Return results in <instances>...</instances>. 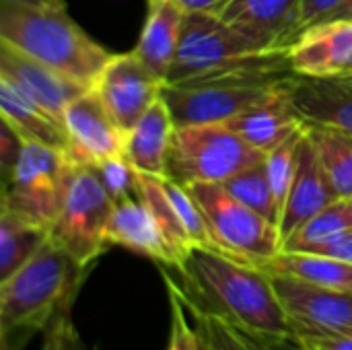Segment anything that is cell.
<instances>
[{
    "instance_id": "1",
    "label": "cell",
    "mask_w": 352,
    "mask_h": 350,
    "mask_svg": "<svg viewBox=\"0 0 352 350\" xmlns=\"http://www.w3.org/2000/svg\"><path fill=\"white\" fill-rule=\"evenodd\" d=\"M175 270L177 285L192 305L266 340H295L272 274L262 266L194 245Z\"/></svg>"
},
{
    "instance_id": "2",
    "label": "cell",
    "mask_w": 352,
    "mask_h": 350,
    "mask_svg": "<svg viewBox=\"0 0 352 350\" xmlns=\"http://www.w3.org/2000/svg\"><path fill=\"white\" fill-rule=\"evenodd\" d=\"M293 74L289 47L268 50L221 17L188 12L165 83L196 85L223 78L287 80Z\"/></svg>"
},
{
    "instance_id": "3",
    "label": "cell",
    "mask_w": 352,
    "mask_h": 350,
    "mask_svg": "<svg viewBox=\"0 0 352 350\" xmlns=\"http://www.w3.org/2000/svg\"><path fill=\"white\" fill-rule=\"evenodd\" d=\"M87 266L47 239L12 276L0 283L2 350H19L27 338L70 311Z\"/></svg>"
},
{
    "instance_id": "4",
    "label": "cell",
    "mask_w": 352,
    "mask_h": 350,
    "mask_svg": "<svg viewBox=\"0 0 352 350\" xmlns=\"http://www.w3.org/2000/svg\"><path fill=\"white\" fill-rule=\"evenodd\" d=\"M0 41L87 89H93L113 58L68 17L66 8L0 2Z\"/></svg>"
},
{
    "instance_id": "5",
    "label": "cell",
    "mask_w": 352,
    "mask_h": 350,
    "mask_svg": "<svg viewBox=\"0 0 352 350\" xmlns=\"http://www.w3.org/2000/svg\"><path fill=\"white\" fill-rule=\"evenodd\" d=\"M264 159L266 153L254 149L225 124L175 126L165 177L186 188L194 184H223Z\"/></svg>"
},
{
    "instance_id": "6",
    "label": "cell",
    "mask_w": 352,
    "mask_h": 350,
    "mask_svg": "<svg viewBox=\"0 0 352 350\" xmlns=\"http://www.w3.org/2000/svg\"><path fill=\"white\" fill-rule=\"evenodd\" d=\"M188 190L202 210L214 250L256 266L283 252L278 225L233 198L223 184H194Z\"/></svg>"
},
{
    "instance_id": "7",
    "label": "cell",
    "mask_w": 352,
    "mask_h": 350,
    "mask_svg": "<svg viewBox=\"0 0 352 350\" xmlns=\"http://www.w3.org/2000/svg\"><path fill=\"white\" fill-rule=\"evenodd\" d=\"M113 202L93 167L72 165L60 212L50 227V239L82 266L91 268L111 245L107 225Z\"/></svg>"
},
{
    "instance_id": "8",
    "label": "cell",
    "mask_w": 352,
    "mask_h": 350,
    "mask_svg": "<svg viewBox=\"0 0 352 350\" xmlns=\"http://www.w3.org/2000/svg\"><path fill=\"white\" fill-rule=\"evenodd\" d=\"M70 171L72 163L64 151L25 140L21 161L2 186V210L50 231L60 212Z\"/></svg>"
},
{
    "instance_id": "9",
    "label": "cell",
    "mask_w": 352,
    "mask_h": 350,
    "mask_svg": "<svg viewBox=\"0 0 352 350\" xmlns=\"http://www.w3.org/2000/svg\"><path fill=\"white\" fill-rule=\"evenodd\" d=\"M287 80L223 78L196 85L165 83L161 97L167 103L175 126L227 124L252 107L270 101L287 87Z\"/></svg>"
},
{
    "instance_id": "10",
    "label": "cell",
    "mask_w": 352,
    "mask_h": 350,
    "mask_svg": "<svg viewBox=\"0 0 352 350\" xmlns=\"http://www.w3.org/2000/svg\"><path fill=\"white\" fill-rule=\"evenodd\" d=\"M272 281L295 338L352 334V291L316 287L287 274H272Z\"/></svg>"
},
{
    "instance_id": "11",
    "label": "cell",
    "mask_w": 352,
    "mask_h": 350,
    "mask_svg": "<svg viewBox=\"0 0 352 350\" xmlns=\"http://www.w3.org/2000/svg\"><path fill=\"white\" fill-rule=\"evenodd\" d=\"M163 85L165 83L130 52L113 54L91 91L99 97L111 120L124 132H130L155 101L161 99Z\"/></svg>"
},
{
    "instance_id": "12",
    "label": "cell",
    "mask_w": 352,
    "mask_h": 350,
    "mask_svg": "<svg viewBox=\"0 0 352 350\" xmlns=\"http://www.w3.org/2000/svg\"><path fill=\"white\" fill-rule=\"evenodd\" d=\"M66 149L72 165L95 167L97 163L124 155L126 132L111 120L93 91L76 97L64 111Z\"/></svg>"
},
{
    "instance_id": "13",
    "label": "cell",
    "mask_w": 352,
    "mask_h": 350,
    "mask_svg": "<svg viewBox=\"0 0 352 350\" xmlns=\"http://www.w3.org/2000/svg\"><path fill=\"white\" fill-rule=\"evenodd\" d=\"M0 78L8 80L29 101L39 105L45 113H50L62 128H64L66 107L76 97L91 91L2 41H0Z\"/></svg>"
},
{
    "instance_id": "14",
    "label": "cell",
    "mask_w": 352,
    "mask_h": 350,
    "mask_svg": "<svg viewBox=\"0 0 352 350\" xmlns=\"http://www.w3.org/2000/svg\"><path fill=\"white\" fill-rule=\"evenodd\" d=\"M334 200H338V196L322 167L320 155L311 138L305 132L299 144L295 175L289 186L278 221L283 243Z\"/></svg>"
},
{
    "instance_id": "15",
    "label": "cell",
    "mask_w": 352,
    "mask_h": 350,
    "mask_svg": "<svg viewBox=\"0 0 352 350\" xmlns=\"http://www.w3.org/2000/svg\"><path fill=\"white\" fill-rule=\"evenodd\" d=\"M289 64L303 76H340L352 70V21H330L301 31L289 45Z\"/></svg>"
},
{
    "instance_id": "16",
    "label": "cell",
    "mask_w": 352,
    "mask_h": 350,
    "mask_svg": "<svg viewBox=\"0 0 352 350\" xmlns=\"http://www.w3.org/2000/svg\"><path fill=\"white\" fill-rule=\"evenodd\" d=\"M301 2L231 0L221 19L268 50L289 47L301 31Z\"/></svg>"
},
{
    "instance_id": "17",
    "label": "cell",
    "mask_w": 352,
    "mask_h": 350,
    "mask_svg": "<svg viewBox=\"0 0 352 350\" xmlns=\"http://www.w3.org/2000/svg\"><path fill=\"white\" fill-rule=\"evenodd\" d=\"M287 89L305 122L352 134V83L340 76L293 74Z\"/></svg>"
},
{
    "instance_id": "18",
    "label": "cell",
    "mask_w": 352,
    "mask_h": 350,
    "mask_svg": "<svg viewBox=\"0 0 352 350\" xmlns=\"http://www.w3.org/2000/svg\"><path fill=\"white\" fill-rule=\"evenodd\" d=\"M107 239L111 245L126 248L138 256L159 262L161 266L177 268L179 264L159 221L144 200H126L113 204L107 225Z\"/></svg>"
},
{
    "instance_id": "19",
    "label": "cell",
    "mask_w": 352,
    "mask_h": 350,
    "mask_svg": "<svg viewBox=\"0 0 352 350\" xmlns=\"http://www.w3.org/2000/svg\"><path fill=\"white\" fill-rule=\"evenodd\" d=\"M186 12L173 0H148V12L140 39L132 50L138 60L163 83L169 76Z\"/></svg>"
},
{
    "instance_id": "20",
    "label": "cell",
    "mask_w": 352,
    "mask_h": 350,
    "mask_svg": "<svg viewBox=\"0 0 352 350\" xmlns=\"http://www.w3.org/2000/svg\"><path fill=\"white\" fill-rule=\"evenodd\" d=\"M225 126L239 134L254 149L268 153L274 146H278L285 138H289L293 132L303 128L305 120L291 101L289 89L285 87L270 101L252 107L250 111L229 120Z\"/></svg>"
},
{
    "instance_id": "21",
    "label": "cell",
    "mask_w": 352,
    "mask_h": 350,
    "mask_svg": "<svg viewBox=\"0 0 352 350\" xmlns=\"http://www.w3.org/2000/svg\"><path fill=\"white\" fill-rule=\"evenodd\" d=\"M175 124L167 103L161 99L138 120V124L126 132L124 157L134 165L136 171L165 177L167 153L171 144Z\"/></svg>"
},
{
    "instance_id": "22",
    "label": "cell",
    "mask_w": 352,
    "mask_h": 350,
    "mask_svg": "<svg viewBox=\"0 0 352 350\" xmlns=\"http://www.w3.org/2000/svg\"><path fill=\"white\" fill-rule=\"evenodd\" d=\"M0 116L8 120L27 142H39L58 151L66 149L64 128L4 78H0Z\"/></svg>"
},
{
    "instance_id": "23",
    "label": "cell",
    "mask_w": 352,
    "mask_h": 350,
    "mask_svg": "<svg viewBox=\"0 0 352 350\" xmlns=\"http://www.w3.org/2000/svg\"><path fill=\"white\" fill-rule=\"evenodd\" d=\"M270 274H287L316 287L352 291V264L311 252H280L262 266Z\"/></svg>"
},
{
    "instance_id": "24",
    "label": "cell",
    "mask_w": 352,
    "mask_h": 350,
    "mask_svg": "<svg viewBox=\"0 0 352 350\" xmlns=\"http://www.w3.org/2000/svg\"><path fill=\"white\" fill-rule=\"evenodd\" d=\"M305 132L320 155L336 196L352 198V134L311 122H305Z\"/></svg>"
},
{
    "instance_id": "25",
    "label": "cell",
    "mask_w": 352,
    "mask_h": 350,
    "mask_svg": "<svg viewBox=\"0 0 352 350\" xmlns=\"http://www.w3.org/2000/svg\"><path fill=\"white\" fill-rule=\"evenodd\" d=\"M47 239L45 227L0 208V283L23 268Z\"/></svg>"
},
{
    "instance_id": "26",
    "label": "cell",
    "mask_w": 352,
    "mask_h": 350,
    "mask_svg": "<svg viewBox=\"0 0 352 350\" xmlns=\"http://www.w3.org/2000/svg\"><path fill=\"white\" fill-rule=\"evenodd\" d=\"M223 188L233 198H237L239 202H243L245 206H250L258 215H262L268 221L278 225V221H280V204L276 200L270 175H268L266 161H260V163L235 173L233 177L223 182Z\"/></svg>"
},
{
    "instance_id": "27",
    "label": "cell",
    "mask_w": 352,
    "mask_h": 350,
    "mask_svg": "<svg viewBox=\"0 0 352 350\" xmlns=\"http://www.w3.org/2000/svg\"><path fill=\"white\" fill-rule=\"evenodd\" d=\"M140 186H142V200L153 210L155 219L159 221L169 245L173 248V252H175L179 264H182L184 258L188 256V252L194 248V243H192L184 223L179 221L173 202L169 200V196H167V192L163 188V177L140 173Z\"/></svg>"
},
{
    "instance_id": "28",
    "label": "cell",
    "mask_w": 352,
    "mask_h": 350,
    "mask_svg": "<svg viewBox=\"0 0 352 350\" xmlns=\"http://www.w3.org/2000/svg\"><path fill=\"white\" fill-rule=\"evenodd\" d=\"M352 229V198H338L293 233L285 243V252H305L330 237L346 233Z\"/></svg>"
},
{
    "instance_id": "29",
    "label": "cell",
    "mask_w": 352,
    "mask_h": 350,
    "mask_svg": "<svg viewBox=\"0 0 352 350\" xmlns=\"http://www.w3.org/2000/svg\"><path fill=\"white\" fill-rule=\"evenodd\" d=\"M93 169L113 204L126 200H142L140 171H136L134 165L124 155L109 157L97 163Z\"/></svg>"
},
{
    "instance_id": "30",
    "label": "cell",
    "mask_w": 352,
    "mask_h": 350,
    "mask_svg": "<svg viewBox=\"0 0 352 350\" xmlns=\"http://www.w3.org/2000/svg\"><path fill=\"white\" fill-rule=\"evenodd\" d=\"M163 278L169 289V301H171V330H169V344L167 350H210L206 336L198 322H190V309L175 285V281L163 270Z\"/></svg>"
},
{
    "instance_id": "31",
    "label": "cell",
    "mask_w": 352,
    "mask_h": 350,
    "mask_svg": "<svg viewBox=\"0 0 352 350\" xmlns=\"http://www.w3.org/2000/svg\"><path fill=\"white\" fill-rule=\"evenodd\" d=\"M305 134V126L299 128L297 132H293L289 138H285L278 146H274L272 151L266 153V167H268V175L276 194V200L280 204V212H283V204L289 192V186L293 182L295 175V167H297V155H299V144L301 138Z\"/></svg>"
},
{
    "instance_id": "32",
    "label": "cell",
    "mask_w": 352,
    "mask_h": 350,
    "mask_svg": "<svg viewBox=\"0 0 352 350\" xmlns=\"http://www.w3.org/2000/svg\"><path fill=\"white\" fill-rule=\"evenodd\" d=\"M173 281H175V278H173ZM175 283H177V281H175ZM177 287H179V285H177ZM179 293H182V289H179ZM182 297H184V293H182ZM184 301H186L188 309L192 311L194 320L198 322V326L202 328V332H204V336H206V342H208V349L248 350L243 338L239 336V332H237L229 322H225V320L217 318L214 314H208V311H204V309L192 305L186 297H184Z\"/></svg>"
},
{
    "instance_id": "33",
    "label": "cell",
    "mask_w": 352,
    "mask_h": 350,
    "mask_svg": "<svg viewBox=\"0 0 352 350\" xmlns=\"http://www.w3.org/2000/svg\"><path fill=\"white\" fill-rule=\"evenodd\" d=\"M25 151V138L14 130V126L0 116V169L2 186L10 179L14 167L19 165Z\"/></svg>"
},
{
    "instance_id": "34",
    "label": "cell",
    "mask_w": 352,
    "mask_h": 350,
    "mask_svg": "<svg viewBox=\"0 0 352 350\" xmlns=\"http://www.w3.org/2000/svg\"><path fill=\"white\" fill-rule=\"evenodd\" d=\"M305 252H311V254H322V256H330V258H336V260H342V262H349L352 264V229L346 233H340L336 237H330Z\"/></svg>"
},
{
    "instance_id": "35",
    "label": "cell",
    "mask_w": 352,
    "mask_h": 350,
    "mask_svg": "<svg viewBox=\"0 0 352 350\" xmlns=\"http://www.w3.org/2000/svg\"><path fill=\"white\" fill-rule=\"evenodd\" d=\"M344 0H303L301 2V31L322 23L328 14H332ZM299 31V33H301Z\"/></svg>"
},
{
    "instance_id": "36",
    "label": "cell",
    "mask_w": 352,
    "mask_h": 350,
    "mask_svg": "<svg viewBox=\"0 0 352 350\" xmlns=\"http://www.w3.org/2000/svg\"><path fill=\"white\" fill-rule=\"evenodd\" d=\"M303 350H352V334L340 336H303L295 338Z\"/></svg>"
},
{
    "instance_id": "37",
    "label": "cell",
    "mask_w": 352,
    "mask_h": 350,
    "mask_svg": "<svg viewBox=\"0 0 352 350\" xmlns=\"http://www.w3.org/2000/svg\"><path fill=\"white\" fill-rule=\"evenodd\" d=\"M186 14L188 12H202V14H214L221 17L225 8L231 4V0H173Z\"/></svg>"
},
{
    "instance_id": "38",
    "label": "cell",
    "mask_w": 352,
    "mask_h": 350,
    "mask_svg": "<svg viewBox=\"0 0 352 350\" xmlns=\"http://www.w3.org/2000/svg\"><path fill=\"white\" fill-rule=\"evenodd\" d=\"M235 328V326H233ZM237 332H239V336L243 338V342H245V347L248 350H285L283 347V342H272V340H266V338H262V336H256V334H250V332H243V330H239V328H235ZM297 344V342H295ZM299 347V344H297ZM299 350H303L299 347Z\"/></svg>"
},
{
    "instance_id": "39",
    "label": "cell",
    "mask_w": 352,
    "mask_h": 350,
    "mask_svg": "<svg viewBox=\"0 0 352 350\" xmlns=\"http://www.w3.org/2000/svg\"><path fill=\"white\" fill-rule=\"evenodd\" d=\"M8 4H21V6H33V8H66L64 0H0Z\"/></svg>"
},
{
    "instance_id": "40",
    "label": "cell",
    "mask_w": 352,
    "mask_h": 350,
    "mask_svg": "<svg viewBox=\"0 0 352 350\" xmlns=\"http://www.w3.org/2000/svg\"><path fill=\"white\" fill-rule=\"evenodd\" d=\"M330 21H352V0H344L332 14H328L322 23H330ZM320 25V23H318Z\"/></svg>"
},
{
    "instance_id": "41",
    "label": "cell",
    "mask_w": 352,
    "mask_h": 350,
    "mask_svg": "<svg viewBox=\"0 0 352 350\" xmlns=\"http://www.w3.org/2000/svg\"><path fill=\"white\" fill-rule=\"evenodd\" d=\"M66 350H93V349H89V347L82 342V338L78 336V332L72 328V330H70V336H68V344H66Z\"/></svg>"
},
{
    "instance_id": "42",
    "label": "cell",
    "mask_w": 352,
    "mask_h": 350,
    "mask_svg": "<svg viewBox=\"0 0 352 350\" xmlns=\"http://www.w3.org/2000/svg\"><path fill=\"white\" fill-rule=\"evenodd\" d=\"M340 78H344V80H349V83H352V70H349V72H344V74H340Z\"/></svg>"
}]
</instances>
